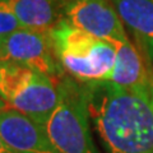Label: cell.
Instances as JSON below:
<instances>
[{
  "mask_svg": "<svg viewBox=\"0 0 153 153\" xmlns=\"http://www.w3.org/2000/svg\"><path fill=\"white\" fill-rule=\"evenodd\" d=\"M4 60H5V57H4V51H3V47H1V42H0V64H1Z\"/></svg>",
  "mask_w": 153,
  "mask_h": 153,
  "instance_id": "5bb4252c",
  "label": "cell"
},
{
  "mask_svg": "<svg viewBox=\"0 0 153 153\" xmlns=\"http://www.w3.org/2000/svg\"><path fill=\"white\" fill-rule=\"evenodd\" d=\"M5 108H9L8 105H7V102L4 101L1 97H0V111H3V110H5Z\"/></svg>",
  "mask_w": 153,
  "mask_h": 153,
  "instance_id": "4fadbf2b",
  "label": "cell"
},
{
  "mask_svg": "<svg viewBox=\"0 0 153 153\" xmlns=\"http://www.w3.org/2000/svg\"><path fill=\"white\" fill-rule=\"evenodd\" d=\"M59 103L45 124L56 153H97L89 130V108L83 83L68 78L59 80Z\"/></svg>",
  "mask_w": 153,
  "mask_h": 153,
  "instance_id": "3957f363",
  "label": "cell"
},
{
  "mask_svg": "<svg viewBox=\"0 0 153 153\" xmlns=\"http://www.w3.org/2000/svg\"><path fill=\"white\" fill-rule=\"evenodd\" d=\"M124 26L153 66V0H111Z\"/></svg>",
  "mask_w": 153,
  "mask_h": 153,
  "instance_id": "9c48e42d",
  "label": "cell"
},
{
  "mask_svg": "<svg viewBox=\"0 0 153 153\" xmlns=\"http://www.w3.org/2000/svg\"><path fill=\"white\" fill-rule=\"evenodd\" d=\"M0 97L9 108L45 126L59 103V80L4 60L0 64Z\"/></svg>",
  "mask_w": 153,
  "mask_h": 153,
  "instance_id": "277c9868",
  "label": "cell"
},
{
  "mask_svg": "<svg viewBox=\"0 0 153 153\" xmlns=\"http://www.w3.org/2000/svg\"><path fill=\"white\" fill-rule=\"evenodd\" d=\"M21 28L50 32L63 19L59 0H9Z\"/></svg>",
  "mask_w": 153,
  "mask_h": 153,
  "instance_id": "30bf717a",
  "label": "cell"
},
{
  "mask_svg": "<svg viewBox=\"0 0 153 153\" xmlns=\"http://www.w3.org/2000/svg\"><path fill=\"white\" fill-rule=\"evenodd\" d=\"M0 153H16L7 146V143L4 142V139L1 137H0Z\"/></svg>",
  "mask_w": 153,
  "mask_h": 153,
  "instance_id": "7c38bea8",
  "label": "cell"
},
{
  "mask_svg": "<svg viewBox=\"0 0 153 153\" xmlns=\"http://www.w3.org/2000/svg\"><path fill=\"white\" fill-rule=\"evenodd\" d=\"M153 80V66L126 38L116 44V59L107 82L123 88H137Z\"/></svg>",
  "mask_w": 153,
  "mask_h": 153,
  "instance_id": "ba28073f",
  "label": "cell"
},
{
  "mask_svg": "<svg viewBox=\"0 0 153 153\" xmlns=\"http://www.w3.org/2000/svg\"><path fill=\"white\" fill-rule=\"evenodd\" d=\"M21 28L9 0H0V42Z\"/></svg>",
  "mask_w": 153,
  "mask_h": 153,
  "instance_id": "8fae6325",
  "label": "cell"
},
{
  "mask_svg": "<svg viewBox=\"0 0 153 153\" xmlns=\"http://www.w3.org/2000/svg\"><path fill=\"white\" fill-rule=\"evenodd\" d=\"M83 84L91 121L108 153H153V80L137 88Z\"/></svg>",
  "mask_w": 153,
  "mask_h": 153,
  "instance_id": "6da1fadb",
  "label": "cell"
},
{
  "mask_svg": "<svg viewBox=\"0 0 153 153\" xmlns=\"http://www.w3.org/2000/svg\"><path fill=\"white\" fill-rule=\"evenodd\" d=\"M56 57L71 78L80 83L107 80L116 59V44L71 26L63 18L49 32Z\"/></svg>",
  "mask_w": 153,
  "mask_h": 153,
  "instance_id": "7a4b0ae2",
  "label": "cell"
},
{
  "mask_svg": "<svg viewBox=\"0 0 153 153\" xmlns=\"http://www.w3.org/2000/svg\"><path fill=\"white\" fill-rule=\"evenodd\" d=\"M0 137L16 153H56L45 126L13 108L0 111Z\"/></svg>",
  "mask_w": 153,
  "mask_h": 153,
  "instance_id": "52a82bcc",
  "label": "cell"
},
{
  "mask_svg": "<svg viewBox=\"0 0 153 153\" xmlns=\"http://www.w3.org/2000/svg\"><path fill=\"white\" fill-rule=\"evenodd\" d=\"M59 1H61V3H63V4H64V3L66 1V0H59Z\"/></svg>",
  "mask_w": 153,
  "mask_h": 153,
  "instance_id": "9a60e30c",
  "label": "cell"
},
{
  "mask_svg": "<svg viewBox=\"0 0 153 153\" xmlns=\"http://www.w3.org/2000/svg\"><path fill=\"white\" fill-rule=\"evenodd\" d=\"M63 18L102 40L117 44L128 38L125 26L111 0H66L63 4Z\"/></svg>",
  "mask_w": 153,
  "mask_h": 153,
  "instance_id": "8992f818",
  "label": "cell"
},
{
  "mask_svg": "<svg viewBox=\"0 0 153 153\" xmlns=\"http://www.w3.org/2000/svg\"><path fill=\"white\" fill-rule=\"evenodd\" d=\"M4 57L25 65L55 80L63 78L64 69L56 57L49 32L19 28L1 41Z\"/></svg>",
  "mask_w": 153,
  "mask_h": 153,
  "instance_id": "5b68a950",
  "label": "cell"
}]
</instances>
